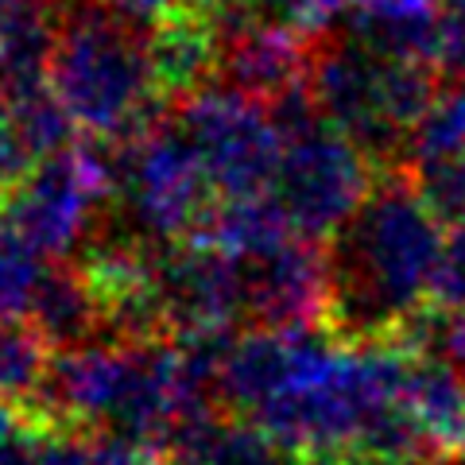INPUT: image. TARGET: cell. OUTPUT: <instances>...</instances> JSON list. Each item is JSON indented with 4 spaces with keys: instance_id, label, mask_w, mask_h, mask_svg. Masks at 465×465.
<instances>
[{
    "instance_id": "cell-11",
    "label": "cell",
    "mask_w": 465,
    "mask_h": 465,
    "mask_svg": "<svg viewBox=\"0 0 465 465\" xmlns=\"http://www.w3.org/2000/svg\"><path fill=\"white\" fill-rule=\"evenodd\" d=\"M326 349V338L314 330H268L252 326L249 333L232 338L222 357V400L237 411H260L272 396H280L307 372L318 353Z\"/></svg>"
},
{
    "instance_id": "cell-2",
    "label": "cell",
    "mask_w": 465,
    "mask_h": 465,
    "mask_svg": "<svg viewBox=\"0 0 465 465\" xmlns=\"http://www.w3.org/2000/svg\"><path fill=\"white\" fill-rule=\"evenodd\" d=\"M51 85L78 133L105 143L152 124L167 97L152 63L148 24L121 16L105 0H63Z\"/></svg>"
},
{
    "instance_id": "cell-22",
    "label": "cell",
    "mask_w": 465,
    "mask_h": 465,
    "mask_svg": "<svg viewBox=\"0 0 465 465\" xmlns=\"http://www.w3.org/2000/svg\"><path fill=\"white\" fill-rule=\"evenodd\" d=\"M27 465H97L94 454V439L82 430H66V427H47L43 439L32 450V461Z\"/></svg>"
},
{
    "instance_id": "cell-10",
    "label": "cell",
    "mask_w": 465,
    "mask_h": 465,
    "mask_svg": "<svg viewBox=\"0 0 465 465\" xmlns=\"http://www.w3.org/2000/svg\"><path fill=\"white\" fill-rule=\"evenodd\" d=\"M217 27V74L232 90L249 94L256 101H280L295 94L311 78L314 39L291 32L256 12H241Z\"/></svg>"
},
{
    "instance_id": "cell-26",
    "label": "cell",
    "mask_w": 465,
    "mask_h": 465,
    "mask_svg": "<svg viewBox=\"0 0 465 465\" xmlns=\"http://www.w3.org/2000/svg\"><path fill=\"white\" fill-rule=\"evenodd\" d=\"M295 465H361L353 458H299Z\"/></svg>"
},
{
    "instance_id": "cell-24",
    "label": "cell",
    "mask_w": 465,
    "mask_h": 465,
    "mask_svg": "<svg viewBox=\"0 0 465 465\" xmlns=\"http://www.w3.org/2000/svg\"><path fill=\"white\" fill-rule=\"evenodd\" d=\"M109 8H116L121 16L128 20H136V24H159V20H167L174 16V12H183L186 8V0H105Z\"/></svg>"
},
{
    "instance_id": "cell-28",
    "label": "cell",
    "mask_w": 465,
    "mask_h": 465,
    "mask_svg": "<svg viewBox=\"0 0 465 465\" xmlns=\"http://www.w3.org/2000/svg\"><path fill=\"white\" fill-rule=\"evenodd\" d=\"M411 465H423V461H411Z\"/></svg>"
},
{
    "instance_id": "cell-20",
    "label": "cell",
    "mask_w": 465,
    "mask_h": 465,
    "mask_svg": "<svg viewBox=\"0 0 465 465\" xmlns=\"http://www.w3.org/2000/svg\"><path fill=\"white\" fill-rule=\"evenodd\" d=\"M400 338L430 357L446 361L450 369H458L465 376V311L461 307H439V302H434V311L423 307L403 326Z\"/></svg>"
},
{
    "instance_id": "cell-14",
    "label": "cell",
    "mask_w": 465,
    "mask_h": 465,
    "mask_svg": "<svg viewBox=\"0 0 465 465\" xmlns=\"http://www.w3.org/2000/svg\"><path fill=\"white\" fill-rule=\"evenodd\" d=\"M148 39L155 74L167 97H186L202 90L217 70V27L191 8L152 24Z\"/></svg>"
},
{
    "instance_id": "cell-1",
    "label": "cell",
    "mask_w": 465,
    "mask_h": 465,
    "mask_svg": "<svg viewBox=\"0 0 465 465\" xmlns=\"http://www.w3.org/2000/svg\"><path fill=\"white\" fill-rule=\"evenodd\" d=\"M442 213L419 191L411 171L376 179L365 206L333 241V330L349 341L400 338L434 299L442 264Z\"/></svg>"
},
{
    "instance_id": "cell-6",
    "label": "cell",
    "mask_w": 465,
    "mask_h": 465,
    "mask_svg": "<svg viewBox=\"0 0 465 465\" xmlns=\"http://www.w3.org/2000/svg\"><path fill=\"white\" fill-rule=\"evenodd\" d=\"M179 124L222 198L272 191L287 136L264 101L232 90L229 82H206L183 97Z\"/></svg>"
},
{
    "instance_id": "cell-16",
    "label": "cell",
    "mask_w": 465,
    "mask_h": 465,
    "mask_svg": "<svg viewBox=\"0 0 465 465\" xmlns=\"http://www.w3.org/2000/svg\"><path fill=\"white\" fill-rule=\"evenodd\" d=\"M0 101H5V109H8L12 124H16V133H20L24 148H27V155H32V159L54 155V152H63V148L74 143L78 124L70 121L66 105L58 101L51 78L0 94Z\"/></svg>"
},
{
    "instance_id": "cell-17",
    "label": "cell",
    "mask_w": 465,
    "mask_h": 465,
    "mask_svg": "<svg viewBox=\"0 0 465 465\" xmlns=\"http://www.w3.org/2000/svg\"><path fill=\"white\" fill-rule=\"evenodd\" d=\"M51 349L54 345L35 330V322L16 314H0V400H39L54 361Z\"/></svg>"
},
{
    "instance_id": "cell-3",
    "label": "cell",
    "mask_w": 465,
    "mask_h": 465,
    "mask_svg": "<svg viewBox=\"0 0 465 465\" xmlns=\"http://www.w3.org/2000/svg\"><path fill=\"white\" fill-rule=\"evenodd\" d=\"M430 66L376 51L353 35L314 39L307 90L330 128H338L372 159H396L439 97Z\"/></svg>"
},
{
    "instance_id": "cell-7",
    "label": "cell",
    "mask_w": 465,
    "mask_h": 465,
    "mask_svg": "<svg viewBox=\"0 0 465 465\" xmlns=\"http://www.w3.org/2000/svg\"><path fill=\"white\" fill-rule=\"evenodd\" d=\"M372 186V155L326 121H314L287 136L272 194L299 237L326 241L353 222Z\"/></svg>"
},
{
    "instance_id": "cell-13",
    "label": "cell",
    "mask_w": 465,
    "mask_h": 465,
    "mask_svg": "<svg viewBox=\"0 0 465 465\" xmlns=\"http://www.w3.org/2000/svg\"><path fill=\"white\" fill-rule=\"evenodd\" d=\"M27 318L35 330L47 338L54 349H74L82 341H94L101 333H109L105 302H101L94 280L85 275L82 264H58L47 268L39 283V295L32 302Z\"/></svg>"
},
{
    "instance_id": "cell-5",
    "label": "cell",
    "mask_w": 465,
    "mask_h": 465,
    "mask_svg": "<svg viewBox=\"0 0 465 465\" xmlns=\"http://www.w3.org/2000/svg\"><path fill=\"white\" fill-rule=\"evenodd\" d=\"M105 202H113V159L90 143H70L32 159L24 179L5 194V210L43 256L66 260L90 249Z\"/></svg>"
},
{
    "instance_id": "cell-23",
    "label": "cell",
    "mask_w": 465,
    "mask_h": 465,
    "mask_svg": "<svg viewBox=\"0 0 465 465\" xmlns=\"http://www.w3.org/2000/svg\"><path fill=\"white\" fill-rule=\"evenodd\" d=\"M27 167H32V155H27L16 124H12L5 101H0V194H8L12 186L24 179Z\"/></svg>"
},
{
    "instance_id": "cell-18",
    "label": "cell",
    "mask_w": 465,
    "mask_h": 465,
    "mask_svg": "<svg viewBox=\"0 0 465 465\" xmlns=\"http://www.w3.org/2000/svg\"><path fill=\"white\" fill-rule=\"evenodd\" d=\"M43 275H47V256L27 241V232L0 206V314L27 318Z\"/></svg>"
},
{
    "instance_id": "cell-12",
    "label": "cell",
    "mask_w": 465,
    "mask_h": 465,
    "mask_svg": "<svg viewBox=\"0 0 465 465\" xmlns=\"http://www.w3.org/2000/svg\"><path fill=\"white\" fill-rule=\"evenodd\" d=\"M403 407L430 458L465 454V376L458 369L415 349L403 384Z\"/></svg>"
},
{
    "instance_id": "cell-15",
    "label": "cell",
    "mask_w": 465,
    "mask_h": 465,
    "mask_svg": "<svg viewBox=\"0 0 465 465\" xmlns=\"http://www.w3.org/2000/svg\"><path fill=\"white\" fill-rule=\"evenodd\" d=\"M287 450L256 423V419H225L213 415L198 430H191L167 454L163 465H295Z\"/></svg>"
},
{
    "instance_id": "cell-19",
    "label": "cell",
    "mask_w": 465,
    "mask_h": 465,
    "mask_svg": "<svg viewBox=\"0 0 465 465\" xmlns=\"http://www.w3.org/2000/svg\"><path fill=\"white\" fill-rule=\"evenodd\" d=\"M411 179L427 202L442 213V222H465V152H439V155H415Z\"/></svg>"
},
{
    "instance_id": "cell-25",
    "label": "cell",
    "mask_w": 465,
    "mask_h": 465,
    "mask_svg": "<svg viewBox=\"0 0 465 465\" xmlns=\"http://www.w3.org/2000/svg\"><path fill=\"white\" fill-rule=\"evenodd\" d=\"M27 5H32V0H0V35H5V27L16 20Z\"/></svg>"
},
{
    "instance_id": "cell-4",
    "label": "cell",
    "mask_w": 465,
    "mask_h": 465,
    "mask_svg": "<svg viewBox=\"0 0 465 465\" xmlns=\"http://www.w3.org/2000/svg\"><path fill=\"white\" fill-rule=\"evenodd\" d=\"M113 202L124 232L152 244H179L206 225L213 210V183L191 136L174 121L143 124L113 143Z\"/></svg>"
},
{
    "instance_id": "cell-27",
    "label": "cell",
    "mask_w": 465,
    "mask_h": 465,
    "mask_svg": "<svg viewBox=\"0 0 465 465\" xmlns=\"http://www.w3.org/2000/svg\"><path fill=\"white\" fill-rule=\"evenodd\" d=\"M357 5H430V0H357Z\"/></svg>"
},
{
    "instance_id": "cell-9",
    "label": "cell",
    "mask_w": 465,
    "mask_h": 465,
    "mask_svg": "<svg viewBox=\"0 0 465 465\" xmlns=\"http://www.w3.org/2000/svg\"><path fill=\"white\" fill-rule=\"evenodd\" d=\"M241 260L244 318L268 330H322L333 322V264L311 237H287Z\"/></svg>"
},
{
    "instance_id": "cell-21",
    "label": "cell",
    "mask_w": 465,
    "mask_h": 465,
    "mask_svg": "<svg viewBox=\"0 0 465 465\" xmlns=\"http://www.w3.org/2000/svg\"><path fill=\"white\" fill-rule=\"evenodd\" d=\"M434 302L465 311V222H458L446 232L439 280H434Z\"/></svg>"
},
{
    "instance_id": "cell-8",
    "label": "cell",
    "mask_w": 465,
    "mask_h": 465,
    "mask_svg": "<svg viewBox=\"0 0 465 465\" xmlns=\"http://www.w3.org/2000/svg\"><path fill=\"white\" fill-rule=\"evenodd\" d=\"M155 307L167 338L229 333L244 318L241 260L202 232L163 244L155 260Z\"/></svg>"
}]
</instances>
